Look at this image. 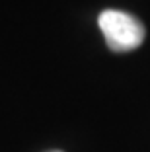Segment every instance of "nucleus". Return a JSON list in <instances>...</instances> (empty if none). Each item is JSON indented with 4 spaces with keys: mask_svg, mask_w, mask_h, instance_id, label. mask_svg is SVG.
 <instances>
[{
    "mask_svg": "<svg viewBox=\"0 0 150 152\" xmlns=\"http://www.w3.org/2000/svg\"><path fill=\"white\" fill-rule=\"evenodd\" d=\"M105 43L115 53H127L140 47L144 41L146 29L140 20L121 10H103L97 18Z\"/></svg>",
    "mask_w": 150,
    "mask_h": 152,
    "instance_id": "nucleus-1",
    "label": "nucleus"
},
{
    "mask_svg": "<svg viewBox=\"0 0 150 152\" xmlns=\"http://www.w3.org/2000/svg\"><path fill=\"white\" fill-rule=\"evenodd\" d=\"M51 152H61V150H51Z\"/></svg>",
    "mask_w": 150,
    "mask_h": 152,
    "instance_id": "nucleus-2",
    "label": "nucleus"
}]
</instances>
